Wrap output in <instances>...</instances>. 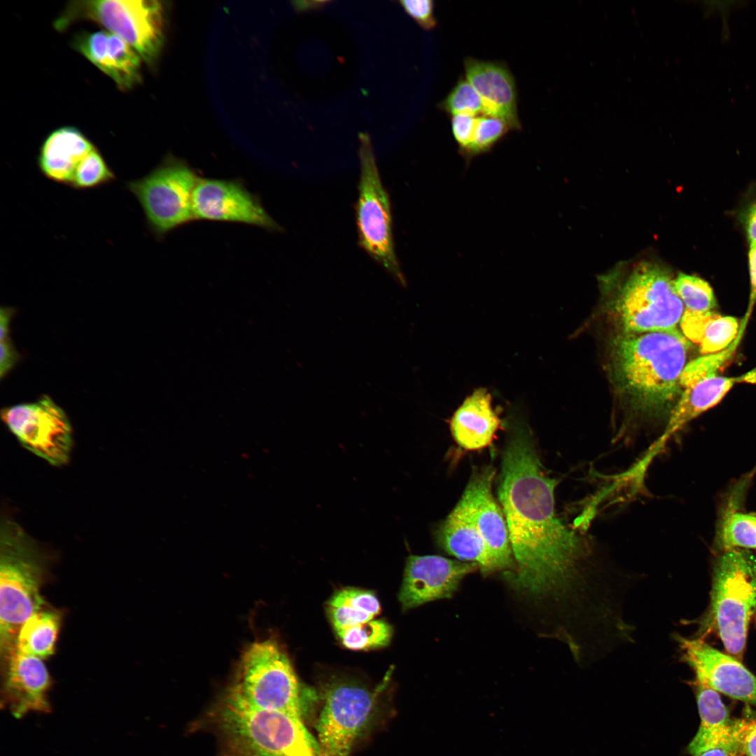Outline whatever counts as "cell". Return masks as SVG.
Returning <instances> with one entry per match:
<instances>
[{
	"label": "cell",
	"mask_w": 756,
	"mask_h": 756,
	"mask_svg": "<svg viewBox=\"0 0 756 756\" xmlns=\"http://www.w3.org/2000/svg\"><path fill=\"white\" fill-rule=\"evenodd\" d=\"M557 483L545 470L526 426L514 424L498 491L514 560L505 578L522 594L564 603L571 621L581 622L603 608L618 577L602 569L589 540L556 514Z\"/></svg>",
	"instance_id": "1"
},
{
	"label": "cell",
	"mask_w": 756,
	"mask_h": 756,
	"mask_svg": "<svg viewBox=\"0 0 756 756\" xmlns=\"http://www.w3.org/2000/svg\"><path fill=\"white\" fill-rule=\"evenodd\" d=\"M690 344L678 329L623 333L614 342L612 363L618 388L643 416L670 412L680 394Z\"/></svg>",
	"instance_id": "2"
},
{
	"label": "cell",
	"mask_w": 756,
	"mask_h": 756,
	"mask_svg": "<svg viewBox=\"0 0 756 756\" xmlns=\"http://www.w3.org/2000/svg\"><path fill=\"white\" fill-rule=\"evenodd\" d=\"M51 556L12 517L0 526V652L1 663L15 651L18 632L45 607L41 590L49 576Z\"/></svg>",
	"instance_id": "3"
},
{
	"label": "cell",
	"mask_w": 756,
	"mask_h": 756,
	"mask_svg": "<svg viewBox=\"0 0 756 756\" xmlns=\"http://www.w3.org/2000/svg\"><path fill=\"white\" fill-rule=\"evenodd\" d=\"M216 722L227 756H323L303 719L255 708L230 689Z\"/></svg>",
	"instance_id": "4"
},
{
	"label": "cell",
	"mask_w": 756,
	"mask_h": 756,
	"mask_svg": "<svg viewBox=\"0 0 756 756\" xmlns=\"http://www.w3.org/2000/svg\"><path fill=\"white\" fill-rule=\"evenodd\" d=\"M614 290L612 308L623 333L678 329L684 304L664 267L640 262L619 279Z\"/></svg>",
	"instance_id": "5"
},
{
	"label": "cell",
	"mask_w": 756,
	"mask_h": 756,
	"mask_svg": "<svg viewBox=\"0 0 756 756\" xmlns=\"http://www.w3.org/2000/svg\"><path fill=\"white\" fill-rule=\"evenodd\" d=\"M229 689L255 708L303 719L307 690L274 638L256 640L247 646Z\"/></svg>",
	"instance_id": "6"
},
{
	"label": "cell",
	"mask_w": 756,
	"mask_h": 756,
	"mask_svg": "<svg viewBox=\"0 0 756 756\" xmlns=\"http://www.w3.org/2000/svg\"><path fill=\"white\" fill-rule=\"evenodd\" d=\"M755 610L756 558L746 550L724 551L714 570L709 619L726 650L737 658L743 655Z\"/></svg>",
	"instance_id": "7"
},
{
	"label": "cell",
	"mask_w": 756,
	"mask_h": 756,
	"mask_svg": "<svg viewBox=\"0 0 756 756\" xmlns=\"http://www.w3.org/2000/svg\"><path fill=\"white\" fill-rule=\"evenodd\" d=\"M360 179L356 219L360 247L401 286L407 281L395 251L389 195L382 182L370 136L358 134Z\"/></svg>",
	"instance_id": "8"
},
{
	"label": "cell",
	"mask_w": 756,
	"mask_h": 756,
	"mask_svg": "<svg viewBox=\"0 0 756 756\" xmlns=\"http://www.w3.org/2000/svg\"><path fill=\"white\" fill-rule=\"evenodd\" d=\"M88 19L118 36L151 63L164 42V10L153 0H91L73 1L56 22L64 28L71 22Z\"/></svg>",
	"instance_id": "9"
},
{
	"label": "cell",
	"mask_w": 756,
	"mask_h": 756,
	"mask_svg": "<svg viewBox=\"0 0 756 756\" xmlns=\"http://www.w3.org/2000/svg\"><path fill=\"white\" fill-rule=\"evenodd\" d=\"M200 177L186 162L168 156L144 176L126 183L156 239L194 220L192 197Z\"/></svg>",
	"instance_id": "10"
},
{
	"label": "cell",
	"mask_w": 756,
	"mask_h": 756,
	"mask_svg": "<svg viewBox=\"0 0 756 756\" xmlns=\"http://www.w3.org/2000/svg\"><path fill=\"white\" fill-rule=\"evenodd\" d=\"M316 730L323 756H350L378 715L377 694L354 681L335 680L322 690Z\"/></svg>",
	"instance_id": "11"
},
{
	"label": "cell",
	"mask_w": 756,
	"mask_h": 756,
	"mask_svg": "<svg viewBox=\"0 0 756 756\" xmlns=\"http://www.w3.org/2000/svg\"><path fill=\"white\" fill-rule=\"evenodd\" d=\"M3 422L23 447L54 466L66 465L74 440L65 413L46 395L36 401L3 408Z\"/></svg>",
	"instance_id": "12"
},
{
	"label": "cell",
	"mask_w": 756,
	"mask_h": 756,
	"mask_svg": "<svg viewBox=\"0 0 756 756\" xmlns=\"http://www.w3.org/2000/svg\"><path fill=\"white\" fill-rule=\"evenodd\" d=\"M194 220L230 222L279 232L259 197L239 179L200 177L192 197Z\"/></svg>",
	"instance_id": "13"
},
{
	"label": "cell",
	"mask_w": 756,
	"mask_h": 756,
	"mask_svg": "<svg viewBox=\"0 0 756 756\" xmlns=\"http://www.w3.org/2000/svg\"><path fill=\"white\" fill-rule=\"evenodd\" d=\"M496 471L486 466L473 471L457 503L477 527L496 570L512 571L514 562L505 516L491 491Z\"/></svg>",
	"instance_id": "14"
},
{
	"label": "cell",
	"mask_w": 756,
	"mask_h": 756,
	"mask_svg": "<svg viewBox=\"0 0 756 756\" xmlns=\"http://www.w3.org/2000/svg\"><path fill=\"white\" fill-rule=\"evenodd\" d=\"M674 638L683 660L695 672L696 682L756 706V677L741 662L700 639H688L678 634Z\"/></svg>",
	"instance_id": "15"
},
{
	"label": "cell",
	"mask_w": 756,
	"mask_h": 756,
	"mask_svg": "<svg viewBox=\"0 0 756 756\" xmlns=\"http://www.w3.org/2000/svg\"><path fill=\"white\" fill-rule=\"evenodd\" d=\"M477 568L475 564L438 555H410L398 595L402 609L451 597L464 577Z\"/></svg>",
	"instance_id": "16"
},
{
	"label": "cell",
	"mask_w": 756,
	"mask_h": 756,
	"mask_svg": "<svg viewBox=\"0 0 756 756\" xmlns=\"http://www.w3.org/2000/svg\"><path fill=\"white\" fill-rule=\"evenodd\" d=\"M1 707L17 719L50 713L52 680L43 659L14 651L2 664Z\"/></svg>",
	"instance_id": "17"
},
{
	"label": "cell",
	"mask_w": 756,
	"mask_h": 756,
	"mask_svg": "<svg viewBox=\"0 0 756 756\" xmlns=\"http://www.w3.org/2000/svg\"><path fill=\"white\" fill-rule=\"evenodd\" d=\"M465 78L481 97L485 113L505 120L510 130L521 129L514 78L503 62L472 57L464 60Z\"/></svg>",
	"instance_id": "18"
},
{
	"label": "cell",
	"mask_w": 756,
	"mask_h": 756,
	"mask_svg": "<svg viewBox=\"0 0 756 756\" xmlns=\"http://www.w3.org/2000/svg\"><path fill=\"white\" fill-rule=\"evenodd\" d=\"M74 46L120 89L128 90L139 82L142 59L118 36L104 30L83 34L75 40Z\"/></svg>",
	"instance_id": "19"
},
{
	"label": "cell",
	"mask_w": 756,
	"mask_h": 756,
	"mask_svg": "<svg viewBox=\"0 0 756 756\" xmlns=\"http://www.w3.org/2000/svg\"><path fill=\"white\" fill-rule=\"evenodd\" d=\"M485 388H477L467 397L450 420V430L458 445L469 451L489 447L496 436L501 421Z\"/></svg>",
	"instance_id": "20"
},
{
	"label": "cell",
	"mask_w": 756,
	"mask_h": 756,
	"mask_svg": "<svg viewBox=\"0 0 756 756\" xmlns=\"http://www.w3.org/2000/svg\"><path fill=\"white\" fill-rule=\"evenodd\" d=\"M94 148L78 130L59 128L48 136L40 148L39 169L49 180L70 186L77 166Z\"/></svg>",
	"instance_id": "21"
},
{
	"label": "cell",
	"mask_w": 756,
	"mask_h": 756,
	"mask_svg": "<svg viewBox=\"0 0 756 756\" xmlns=\"http://www.w3.org/2000/svg\"><path fill=\"white\" fill-rule=\"evenodd\" d=\"M438 545L461 561L475 564L483 575L496 571L477 527L458 504L437 528Z\"/></svg>",
	"instance_id": "22"
},
{
	"label": "cell",
	"mask_w": 756,
	"mask_h": 756,
	"mask_svg": "<svg viewBox=\"0 0 756 756\" xmlns=\"http://www.w3.org/2000/svg\"><path fill=\"white\" fill-rule=\"evenodd\" d=\"M696 683L701 722L688 746V751L692 756H698L715 748L732 745V720L718 692L700 682Z\"/></svg>",
	"instance_id": "23"
},
{
	"label": "cell",
	"mask_w": 756,
	"mask_h": 756,
	"mask_svg": "<svg viewBox=\"0 0 756 756\" xmlns=\"http://www.w3.org/2000/svg\"><path fill=\"white\" fill-rule=\"evenodd\" d=\"M680 326L683 335L699 344L704 355L727 349L739 332V323L736 318L722 316L711 311L699 312L686 309Z\"/></svg>",
	"instance_id": "24"
},
{
	"label": "cell",
	"mask_w": 756,
	"mask_h": 756,
	"mask_svg": "<svg viewBox=\"0 0 756 756\" xmlns=\"http://www.w3.org/2000/svg\"><path fill=\"white\" fill-rule=\"evenodd\" d=\"M328 616L335 633L368 622L381 612L380 602L370 590L345 587L337 590L328 600Z\"/></svg>",
	"instance_id": "25"
},
{
	"label": "cell",
	"mask_w": 756,
	"mask_h": 756,
	"mask_svg": "<svg viewBox=\"0 0 756 756\" xmlns=\"http://www.w3.org/2000/svg\"><path fill=\"white\" fill-rule=\"evenodd\" d=\"M59 611L43 608L30 615L18 632L15 650L43 660L52 656L62 624Z\"/></svg>",
	"instance_id": "26"
},
{
	"label": "cell",
	"mask_w": 756,
	"mask_h": 756,
	"mask_svg": "<svg viewBox=\"0 0 756 756\" xmlns=\"http://www.w3.org/2000/svg\"><path fill=\"white\" fill-rule=\"evenodd\" d=\"M717 543L725 551L756 548V514L728 510L718 527Z\"/></svg>",
	"instance_id": "27"
},
{
	"label": "cell",
	"mask_w": 756,
	"mask_h": 756,
	"mask_svg": "<svg viewBox=\"0 0 756 756\" xmlns=\"http://www.w3.org/2000/svg\"><path fill=\"white\" fill-rule=\"evenodd\" d=\"M336 634L345 648L353 650H367L387 645L392 638L393 628L386 621L374 619L344 629Z\"/></svg>",
	"instance_id": "28"
},
{
	"label": "cell",
	"mask_w": 756,
	"mask_h": 756,
	"mask_svg": "<svg viewBox=\"0 0 756 756\" xmlns=\"http://www.w3.org/2000/svg\"><path fill=\"white\" fill-rule=\"evenodd\" d=\"M116 176L95 148L78 164L70 186L77 190L97 188L111 183Z\"/></svg>",
	"instance_id": "29"
},
{
	"label": "cell",
	"mask_w": 756,
	"mask_h": 756,
	"mask_svg": "<svg viewBox=\"0 0 756 756\" xmlns=\"http://www.w3.org/2000/svg\"><path fill=\"white\" fill-rule=\"evenodd\" d=\"M674 288L687 309L706 312L716 305L712 288L696 276L680 273L674 280Z\"/></svg>",
	"instance_id": "30"
},
{
	"label": "cell",
	"mask_w": 756,
	"mask_h": 756,
	"mask_svg": "<svg viewBox=\"0 0 756 756\" xmlns=\"http://www.w3.org/2000/svg\"><path fill=\"white\" fill-rule=\"evenodd\" d=\"M510 130L507 122L496 115H477L471 144L464 158L470 160L489 151Z\"/></svg>",
	"instance_id": "31"
},
{
	"label": "cell",
	"mask_w": 756,
	"mask_h": 756,
	"mask_svg": "<svg viewBox=\"0 0 756 756\" xmlns=\"http://www.w3.org/2000/svg\"><path fill=\"white\" fill-rule=\"evenodd\" d=\"M741 336L742 335L738 334L736 339L727 349L717 353L704 355L686 364L680 377L681 388L700 380L717 376L718 372L732 358Z\"/></svg>",
	"instance_id": "32"
},
{
	"label": "cell",
	"mask_w": 756,
	"mask_h": 756,
	"mask_svg": "<svg viewBox=\"0 0 756 756\" xmlns=\"http://www.w3.org/2000/svg\"><path fill=\"white\" fill-rule=\"evenodd\" d=\"M438 106L442 111L451 116L458 113L473 115L485 113L481 97L465 78H461L458 80Z\"/></svg>",
	"instance_id": "33"
},
{
	"label": "cell",
	"mask_w": 756,
	"mask_h": 756,
	"mask_svg": "<svg viewBox=\"0 0 756 756\" xmlns=\"http://www.w3.org/2000/svg\"><path fill=\"white\" fill-rule=\"evenodd\" d=\"M731 743L746 756H756V713L732 720Z\"/></svg>",
	"instance_id": "34"
},
{
	"label": "cell",
	"mask_w": 756,
	"mask_h": 756,
	"mask_svg": "<svg viewBox=\"0 0 756 756\" xmlns=\"http://www.w3.org/2000/svg\"><path fill=\"white\" fill-rule=\"evenodd\" d=\"M14 310L10 307L1 308L0 312V376L3 378L20 359L11 339L10 338V322Z\"/></svg>",
	"instance_id": "35"
},
{
	"label": "cell",
	"mask_w": 756,
	"mask_h": 756,
	"mask_svg": "<svg viewBox=\"0 0 756 756\" xmlns=\"http://www.w3.org/2000/svg\"><path fill=\"white\" fill-rule=\"evenodd\" d=\"M405 11L424 29L430 31L437 26L432 0H401Z\"/></svg>",
	"instance_id": "36"
},
{
	"label": "cell",
	"mask_w": 756,
	"mask_h": 756,
	"mask_svg": "<svg viewBox=\"0 0 756 756\" xmlns=\"http://www.w3.org/2000/svg\"><path fill=\"white\" fill-rule=\"evenodd\" d=\"M477 115L458 113L451 116V127L454 138L464 157L471 144Z\"/></svg>",
	"instance_id": "37"
},
{
	"label": "cell",
	"mask_w": 756,
	"mask_h": 756,
	"mask_svg": "<svg viewBox=\"0 0 756 756\" xmlns=\"http://www.w3.org/2000/svg\"><path fill=\"white\" fill-rule=\"evenodd\" d=\"M749 269L750 276L751 293L748 315L750 314V308H752L753 304L755 303V301L756 300V243H751L750 245V248L749 251Z\"/></svg>",
	"instance_id": "38"
},
{
	"label": "cell",
	"mask_w": 756,
	"mask_h": 756,
	"mask_svg": "<svg viewBox=\"0 0 756 756\" xmlns=\"http://www.w3.org/2000/svg\"><path fill=\"white\" fill-rule=\"evenodd\" d=\"M747 235L751 243H756V204L751 206L745 216Z\"/></svg>",
	"instance_id": "39"
},
{
	"label": "cell",
	"mask_w": 756,
	"mask_h": 756,
	"mask_svg": "<svg viewBox=\"0 0 756 756\" xmlns=\"http://www.w3.org/2000/svg\"><path fill=\"white\" fill-rule=\"evenodd\" d=\"M698 756H746L732 745L723 746L705 751Z\"/></svg>",
	"instance_id": "40"
},
{
	"label": "cell",
	"mask_w": 756,
	"mask_h": 756,
	"mask_svg": "<svg viewBox=\"0 0 756 756\" xmlns=\"http://www.w3.org/2000/svg\"><path fill=\"white\" fill-rule=\"evenodd\" d=\"M330 2V1H295L292 3L296 11L306 12L321 10Z\"/></svg>",
	"instance_id": "41"
},
{
	"label": "cell",
	"mask_w": 756,
	"mask_h": 756,
	"mask_svg": "<svg viewBox=\"0 0 756 756\" xmlns=\"http://www.w3.org/2000/svg\"><path fill=\"white\" fill-rule=\"evenodd\" d=\"M734 378L735 383H736V382H744V383H750V384H756V368L752 369V370H750V371L747 372L746 373H745V374H742L741 376L734 377Z\"/></svg>",
	"instance_id": "42"
}]
</instances>
